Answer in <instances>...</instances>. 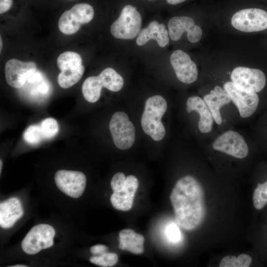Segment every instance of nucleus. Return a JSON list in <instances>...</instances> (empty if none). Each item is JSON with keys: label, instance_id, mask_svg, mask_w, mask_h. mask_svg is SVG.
I'll return each mask as SVG.
<instances>
[{"label": "nucleus", "instance_id": "1", "mask_svg": "<svg viewBox=\"0 0 267 267\" xmlns=\"http://www.w3.org/2000/svg\"><path fill=\"white\" fill-rule=\"evenodd\" d=\"M178 224L186 230H192L203 222L206 214L203 189L191 176L180 178L170 195Z\"/></svg>", "mask_w": 267, "mask_h": 267}, {"label": "nucleus", "instance_id": "2", "mask_svg": "<svg viewBox=\"0 0 267 267\" xmlns=\"http://www.w3.org/2000/svg\"><path fill=\"white\" fill-rule=\"evenodd\" d=\"M167 109L164 97L155 95L146 101L141 117V125L143 132L155 141L162 140L165 135V128L161 118Z\"/></svg>", "mask_w": 267, "mask_h": 267}, {"label": "nucleus", "instance_id": "3", "mask_svg": "<svg viewBox=\"0 0 267 267\" xmlns=\"http://www.w3.org/2000/svg\"><path fill=\"white\" fill-rule=\"evenodd\" d=\"M110 184L113 191L110 197L113 207L119 211L130 210L138 187L137 178L133 175L126 177L123 173L119 172L113 176Z\"/></svg>", "mask_w": 267, "mask_h": 267}, {"label": "nucleus", "instance_id": "4", "mask_svg": "<svg viewBox=\"0 0 267 267\" xmlns=\"http://www.w3.org/2000/svg\"><path fill=\"white\" fill-rule=\"evenodd\" d=\"M56 62L60 70L57 80L61 88H69L82 78L85 67L83 65L82 57L78 53L72 51H65L59 55Z\"/></svg>", "mask_w": 267, "mask_h": 267}, {"label": "nucleus", "instance_id": "5", "mask_svg": "<svg viewBox=\"0 0 267 267\" xmlns=\"http://www.w3.org/2000/svg\"><path fill=\"white\" fill-rule=\"evenodd\" d=\"M229 24L236 31L251 33L267 29V12L258 8L240 9L231 17Z\"/></svg>", "mask_w": 267, "mask_h": 267}, {"label": "nucleus", "instance_id": "6", "mask_svg": "<svg viewBox=\"0 0 267 267\" xmlns=\"http://www.w3.org/2000/svg\"><path fill=\"white\" fill-rule=\"evenodd\" d=\"M228 74L229 80L238 88L248 92L258 93L266 85L265 74L257 68L236 66L232 68Z\"/></svg>", "mask_w": 267, "mask_h": 267}, {"label": "nucleus", "instance_id": "7", "mask_svg": "<svg viewBox=\"0 0 267 267\" xmlns=\"http://www.w3.org/2000/svg\"><path fill=\"white\" fill-rule=\"evenodd\" d=\"M92 6L87 3L76 4L60 16L58 27L63 34L71 35L77 33L81 25L90 22L94 17Z\"/></svg>", "mask_w": 267, "mask_h": 267}, {"label": "nucleus", "instance_id": "8", "mask_svg": "<svg viewBox=\"0 0 267 267\" xmlns=\"http://www.w3.org/2000/svg\"><path fill=\"white\" fill-rule=\"evenodd\" d=\"M141 16L135 7L127 5L123 8L118 18L111 25L110 32L115 38L131 40L140 33Z\"/></svg>", "mask_w": 267, "mask_h": 267}, {"label": "nucleus", "instance_id": "9", "mask_svg": "<svg viewBox=\"0 0 267 267\" xmlns=\"http://www.w3.org/2000/svg\"><path fill=\"white\" fill-rule=\"evenodd\" d=\"M109 127L113 142L118 148L126 150L132 146L135 138V130L126 113L117 112L113 114Z\"/></svg>", "mask_w": 267, "mask_h": 267}, {"label": "nucleus", "instance_id": "10", "mask_svg": "<svg viewBox=\"0 0 267 267\" xmlns=\"http://www.w3.org/2000/svg\"><path fill=\"white\" fill-rule=\"evenodd\" d=\"M215 151L238 159H243L249 153V147L244 137L238 132L228 130L217 137L212 145Z\"/></svg>", "mask_w": 267, "mask_h": 267}, {"label": "nucleus", "instance_id": "11", "mask_svg": "<svg viewBox=\"0 0 267 267\" xmlns=\"http://www.w3.org/2000/svg\"><path fill=\"white\" fill-rule=\"evenodd\" d=\"M222 86L237 108L241 117L249 118L255 113L260 102L257 93L243 90L230 80L223 82Z\"/></svg>", "mask_w": 267, "mask_h": 267}, {"label": "nucleus", "instance_id": "12", "mask_svg": "<svg viewBox=\"0 0 267 267\" xmlns=\"http://www.w3.org/2000/svg\"><path fill=\"white\" fill-rule=\"evenodd\" d=\"M168 27L170 38L173 41H179L185 34L188 42L196 44L201 40L204 34L201 26L188 16L172 17L168 23Z\"/></svg>", "mask_w": 267, "mask_h": 267}, {"label": "nucleus", "instance_id": "13", "mask_svg": "<svg viewBox=\"0 0 267 267\" xmlns=\"http://www.w3.org/2000/svg\"><path fill=\"white\" fill-rule=\"evenodd\" d=\"M37 71V64L12 58L6 62L4 74L7 83L15 89L22 88Z\"/></svg>", "mask_w": 267, "mask_h": 267}, {"label": "nucleus", "instance_id": "14", "mask_svg": "<svg viewBox=\"0 0 267 267\" xmlns=\"http://www.w3.org/2000/svg\"><path fill=\"white\" fill-rule=\"evenodd\" d=\"M170 63L177 78L181 82L190 84L197 80L199 75L197 65L183 50H175L171 55Z\"/></svg>", "mask_w": 267, "mask_h": 267}, {"label": "nucleus", "instance_id": "15", "mask_svg": "<svg viewBox=\"0 0 267 267\" xmlns=\"http://www.w3.org/2000/svg\"><path fill=\"white\" fill-rule=\"evenodd\" d=\"M186 110L188 113L195 111L199 116L198 129L202 134L210 133L213 127L214 120L205 101L199 96H192L186 101Z\"/></svg>", "mask_w": 267, "mask_h": 267}, {"label": "nucleus", "instance_id": "16", "mask_svg": "<svg viewBox=\"0 0 267 267\" xmlns=\"http://www.w3.org/2000/svg\"><path fill=\"white\" fill-rule=\"evenodd\" d=\"M203 99L207 105L214 122L218 125H222V119L221 108L231 101L226 91L222 86L217 85L209 92L204 94Z\"/></svg>", "mask_w": 267, "mask_h": 267}, {"label": "nucleus", "instance_id": "17", "mask_svg": "<svg viewBox=\"0 0 267 267\" xmlns=\"http://www.w3.org/2000/svg\"><path fill=\"white\" fill-rule=\"evenodd\" d=\"M54 180L57 187L61 190L68 188L79 191L83 194L86 185L85 175L79 171L60 170L55 174Z\"/></svg>", "mask_w": 267, "mask_h": 267}, {"label": "nucleus", "instance_id": "18", "mask_svg": "<svg viewBox=\"0 0 267 267\" xmlns=\"http://www.w3.org/2000/svg\"><path fill=\"white\" fill-rule=\"evenodd\" d=\"M152 39L156 41L161 47H164L169 44V31L163 24H159L156 21L151 22L147 27L140 32L136 43L138 45L142 46Z\"/></svg>", "mask_w": 267, "mask_h": 267}, {"label": "nucleus", "instance_id": "19", "mask_svg": "<svg viewBox=\"0 0 267 267\" xmlns=\"http://www.w3.org/2000/svg\"><path fill=\"white\" fill-rule=\"evenodd\" d=\"M118 248L133 254L139 255L144 252V237L131 229H124L119 233Z\"/></svg>", "mask_w": 267, "mask_h": 267}, {"label": "nucleus", "instance_id": "20", "mask_svg": "<svg viewBox=\"0 0 267 267\" xmlns=\"http://www.w3.org/2000/svg\"><path fill=\"white\" fill-rule=\"evenodd\" d=\"M102 88L104 84L98 76H90L84 82L82 91L87 101L94 103L99 99Z\"/></svg>", "mask_w": 267, "mask_h": 267}, {"label": "nucleus", "instance_id": "21", "mask_svg": "<svg viewBox=\"0 0 267 267\" xmlns=\"http://www.w3.org/2000/svg\"><path fill=\"white\" fill-rule=\"evenodd\" d=\"M104 88L112 91L120 90L124 86V79L114 69L107 68L98 75Z\"/></svg>", "mask_w": 267, "mask_h": 267}, {"label": "nucleus", "instance_id": "22", "mask_svg": "<svg viewBox=\"0 0 267 267\" xmlns=\"http://www.w3.org/2000/svg\"><path fill=\"white\" fill-rule=\"evenodd\" d=\"M253 202L257 210L262 209L267 204V181L258 183L253 195Z\"/></svg>", "mask_w": 267, "mask_h": 267}, {"label": "nucleus", "instance_id": "23", "mask_svg": "<svg viewBox=\"0 0 267 267\" xmlns=\"http://www.w3.org/2000/svg\"><path fill=\"white\" fill-rule=\"evenodd\" d=\"M40 125L44 139H49L54 137L59 131L58 123L52 118L44 119Z\"/></svg>", "mask_w": 267, "mask_h": 267}, {"label": "nucleus", "instance_id": "24", "mask_svg": "<svg viewBox=\"0 0 267 267\" xmlns=\"http://www.w3.org/2000/svg\"><path fill=\"white\" fill-rule=\"evenodd\" d=\"M24 140L31 145H36L44 139L40 125H32L24 131L23 134Z\"/></svg>", "mask_w": 267, "mask_h": 267}, {"label": "nucleus", "instance_id": "25", "mask_svg": "<svg viewBox=\"0 0 267 267\" xmlns=\"http://www.w3.org/2000/svg\"><path fill=\"white\" fill-rule=\"evenodd\" d=\"M89 261L95 265L103 267H111L115 265L118 261V256L114 253L105 252L101 255L92 256Z\"/></svg>", "mask_w": 267, "mask_h": 267}, {"label": "nucleus", "instance_id": "26", "mask_svg": "<svg viewBox=\"0 0 267 267\" xmlns=\"http://www.w3.org/2000/svg\"><path fill=\"white\" fill-rule=\"evenodd\" d=\"M166 235L168 240L173 243H177L181 240V233L178 227L174 223L167 226Z\"/></svg>", "mask_w": 267, "mask_h": 267}, {"label": "nucleus", "instance_id": "27", "mask_svg": "<svg viewBox=\"0 0 267 267\" xmlns=\"http://www.w3.org/2000/svg\"><path fill=\"white\" fill-rule=\"evenodd\" d=\"M219 267H240L239 259L234 256H226L222 259Z\"/></svg>", "mask_w": 267, "mask_h": 267}, {"label": "nucleus", "instance_id": "28", "mask_svg": "<svg viewBox=\"0 0 267 267\" xmlns=\"http://www.w3.org/2000/svg\"><path fill=\"white\" fill-rule=\"evenodd\" d=\"M108 247L104 245L96 244L90 248V253L94 256L100 255L107 252Z\"/></svg>", "mask_w": 267, "mask_h": 267}, {"label": "nucleus", "instance_id": "29", "mask_svg": "<svg viewBox=\"0 0 267 267\" xmlns=\"http://www.w3.org/2000/svg\"><path fill=\"white\" fill-rule=\"evenodd\" d=\"M237 257L239 259L240 267H248L252 261L251 257L245 254H240Z\"/></svg>", "mask_w": 267, "mask_h": 267}, {"label": "nucleus", "instance_id": "30", "mask_svg": "<svg viewBox=\"0 0 267 267\" xmlns=\"http://www.w3.org/2000/svg\"><path fill=\"white\" fill-rule=\"evenodd\" d=\"M13 4V0H0V13L8 11Z\"/></svg>", "mask_w": 267, "mask_h": 267}, {"label": "nucleus", "instance_id": "31", "mask_svg": "<svg viewBox=\"0 0 267 267\" xmlns=\"http://www.w3.org/2000/svg\"><path fill=\"white\" fill-rule=\"evenodd\" d=\"M186 0H166L167 2L172 5L178 4L181 3Z\"/></svg>", "mask_w": 267, "mask_h": 267}, {"label": "nucleus", "instance_id": "32", "mask_svg": "<svg viewBox=\"0 0 267 267\" xmlns=\"http://www.w3.org/2000/svg\"><path fill=\"white\" fill-rule=\"evenodd\" d=\"M54 244L53 239H51L47 243L43 246V249H47L51 247Z\"/></svg>", "mask_w": 267, "mask_h": 267}, {"label": "nucleus", "instance_id": "33", "mask_svg": "<svg viewBox=\"0 0 267 267\" xmlns=\"http://www.w3.org/2000/svg\"><path fill=\"white\" fill-rule=\"evenodd\" d=\"M9 267H27L28 266L24 265H16L11 266Z\"/></svg>", "mask_w": 267, "mask_h": 267}, {"label": "nucleus", "instance_id": "34", "mask_svg": "<svg viewBox=\"0 0 267 267\" xmlns=\"http://www.w3.org/2000/svg\"><path fill=\"white\" fill-rule=\"evenodd\" d=\"M0 51H1L2 50V38H1V37L0 36Z\"/></svg>", "mask_w": 267, "mask_h": 267}, {"label": "nucleus", "instance_id": "35", "mask_svg": "<svg viewBox=\"0 0 267 267\" xmlns=\"http://www.w3.org/2000/svg\"><path fill=\"white\" fill-rule=\"evenodd\" d=\"M2 166V161L1 160H0V173H1V168Z\"/></svg>", "mask_w": 267, "mask_h": 267}, {"label": "nucleus", "instance_id": "36", "mask_svg": "<svg viewBox=\"0 0 267 267\" xmlns=\"http://www.w3.org/2000/svg\"></svg>", "mask_w": 267, "mask_h": 267}]
</instances>
